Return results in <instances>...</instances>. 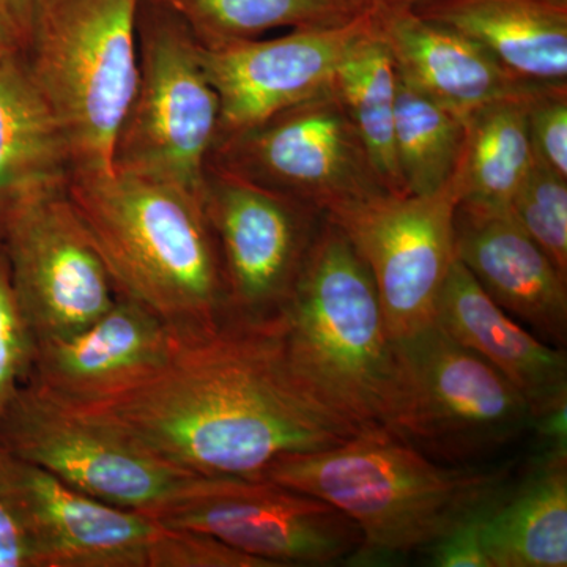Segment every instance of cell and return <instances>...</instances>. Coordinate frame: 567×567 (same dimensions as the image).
I'll return each instance as SVG.
<instances>
[{
  "label": "cell",
  "instance_id": "cell-1",
  "mask_svg": "<svg viewBox=\"0 0 567 567\" xmlns=\"http://www.w3.org/2000/svg\"><path fill=\"white\" fill-rule=\"evenodd\" d=\"M78 409L192 476L260 477L279 457L341 445L360 432L295 372L282 315L224 316L182 331L147 379Z\"/></svg>",
  "mask_w": 567,
  "mask_h": 567
},
{
  "label": "cell",
  "instance_id": "cell-2",
  "mask_svg": "<svg viewBox=\"0 0 567 567\" xmlns=\"http://www.w3.org/2000/svg\"><path fill=\"white\" fill-rule=\"evenodd\" d=\"M262 477L341 511L360 529L352 561L372 563L429 550L505 494L511 466L442 464L371 429L341 445L279 457Z\"/></svg>",
  "mask_w": 567,
  "mask_h": 567
},
{
  "label": "cell",
  "instance_id": "cell-3",
  "mask_svg": "<svg viewBox=\"0 0 567 567\" xmlns=\"http://www.w3.org/2000/svg\"><path fill=\"white\" fill-rule=\"evenodd\" d=\"M66 197L115 290L177 331L226 316V287L203 197L148 175L71 174Z\"/></svg>",
  "mask_w": 567,
  "mask_h": 567
},
{
  "label": "cell",
  "instance_id": "cell-4",
  "mask_svg": "<svg viewBox=\"0 0 567 567\" xmlns=\"http://www.w3.org/2000/svg\"><path fill=\"white\" fill-rule=\"evenodd\" d=\"M281 315L287 354L306 386L357 431L383 429L393 339L368 265L328 219Z\"/></svg>",
  "mask_w": 567,
  "mask_h": 567
},
{
  "label": "cell",
  "instance_id": "cell-5",
  "mask_svg": "<svg viewBox=\"0 0 567 567\" xmlns=\"http://www.w3.org/2000/svg\"><path fill=\"white\" fill-rule=\"evenodd\" d=\"M137 9L140 0L41 2L22 55L61 123L73 173L114 171L140 71Z\"/></svg>",
  "mask_w": 567,
  "mask_h": 567
},
{
  "label": "cell",
  "instance_id": "cell-6",
  "mask_svg": "<svg viewBox=\"0 0 567 567\" xmlns=\"http://www.w3.org/2000/svg\"><path fill=\"white\" fill-rule=\"evenodd\" d=\"M393 347L394 394L383 429L425 456L472 465L532 427L516 388L439 323Z\"/></svg>",
  "mask_w": 567,
  "mask_h": 567
},
{
  "label": "cell",
  "instance_id": "cell-7",
  "mask_svg": "<svg viewBox=\"0 0 567 567\" xmlns=\"http://www.w3.org/2000/svg\"><path fill=\"white\" fill-rule=\"evenodd\" d=\"M140 71L114 147V169L174 183L204 197L219 132V99L200 44L158 0H140Z\"/></svg>",
  "mask_w": 567,
  "mask_h": 567
},
{
  "label": "cell",
  "instance_id": "cell-8",
  "mask_svg": "<svg viewBox=\"0 0 567 567\" xmlns=\"http://www.w3.org/2000/svg\"><path fill=\"white\" fill-rule=\"evenodd\" d=\"M200 533L267 567L352 561L360 529L330 503L267 477L193 476L152 516Z\"/></svg>",
  "mask_w": 567,
  "mask_h": 567
},
{
  "label": "cell",
  "instance_id": "cell-9",
  "mask_svg": "<svg viewBox=\"0 0 567 567\" xmlns=\"http://www.w3.org/2000/svg\"><path fill=\"white\" fill-rule=\"evenodd\" d=\"M0 447L82 494L152 516L192 475L118 429L25 382L0 423Z\"/></svg>",
  "mask_w": 567,
  "mask_h": 567
},
{
  "label": "cell",
  "instance_id": "cell-10",
  "mask_svg": "<svg viewBox=\"0 0 567 567\" xmlns=\"http://www.w3.org/2000/svg\"><path fill=\"white\" fill-rule=\"evenodd\" d=\"M208 167L286 194L324 215L386 192L333 82L267 121L216 141Z\"/></svg>",
  "mask_w": 567,
  "mask_h": 567
},
{
  "label": "cell",
  "instance_id": "cell-11",
  "mask_svg": "<svg viewBox=\"0 0 567 567\" xmlns=\"http://www.w3.org/2000/svg\"><path fill=\"white\" fill-rule=\"evenodd\" d=\"M458 200L451 177L425 196L383 192L327 212L368 265L393 341L435 322L440 292L456 262Z\"/></svg>",
  "mask_w": 567,
  "mask_h": 567
},
{
  "label": "cell",
  "instance_id": "cell-12",
  "mask_svg": "<svg viewBox=\"0 0 567 567\" xmlns=\"http://www.w3.org/2000/svg\"><path fill=\"white\" fill-rule=\"evenodd\" d=\"M0 503L32 567H175L181 529L82 494L0 447Z\"/></svg>",
  "mask_w": 567,
  "mask_h": 567
},
{
  "label": "cell",
  "instance_id": "cell-13",
  "mask_svg": "<svg viewBox=\"0 0 567 567\" xmlns=\"http://www.w3.org/2000/svg\"><path fill=\"white\" fill-rule=\"evenodd\" d=\"M204 208L226 287V316L281 315L327 215L237 175L208 167Z\"/></svg>",
  "mask_w": 567,
  "mask_h": 567
},
{
  "label": "cell",
  "instance_id": "cell-14",
  "mask_svg": "<svg viewBox=\"0 0 567 567\" xmlns=\"http://www.w3.org/2000/svg\"><path fill=\"white\" fill-rule=\"evenodd\" d=\"M0 245L35 342L84 330L117 300L106 265L65 192L10 215L0 226Z\"/></svg>",
  "mask_w": 567,
  "mask_h": 567
},
{
  "label": "cell",
  "instance_id": "cell-15",
  "mask_svg": "<svg viewBox=\"0 0 567 567\" xmlns=\"http://www.w3.org/2000/svg\"><path fill=\"white\" fill-rule=\"evenodd\" d=\"M379 37L375 3L344 24L292 29L270 40L200 44V61L219 99L216 141L245 132L328 87L361 48Z\"/></svg>",
  "mask_w": 567,
  "mask_h": 567
},
{
  "label": "cell",
  "instance_id": "cell-16",
  "mask_svg": "<svg viewBox=\"0 0 567 567\" xmlns=\"http://www.w3.org/2000/svg\"><path fill=\"white\" fill-rule=\"evenodd\" d=\"M178 333L151 309L118 295L84 330L35 342L25 382L65 404H100L152 375Z\"/></svg>",
  "mask_w": 567,
  "mask_h": 567
},
{
  "label": "cell",
  "instance_id": "cell-17",
  "mask_svg": "<svg viewBox=\"0 0 567 567\" xmlns=\"http://www.w3.org/2000/svg\"><path fill=\"white\" fill-rule=\"evenodd\" d=\"M456 259L481 289L547 344L567 342V278L511 210L457 204Z\"/></svg>",
  "mask_w": 567,
  "mask_h": 567
},
{
  "label": "cell",
  "instance_id": "cell-18",
  "mask_svg": "<svg viewBox=\"0 0 567 567\" xmlns=\"http://www.w3.org/2000/svg\"><path fill=\"white\" fill-rule=\"evenodd\" d=\"M375 13L399 76L464 121L487 104L543 85L517 80L476 41L412 7L375 3Z\"/></svg>",
  "mask_w": 567,
  "mask_h": 567
},
{
  "label": "cell",
  "instance_id": "cell-19",
  "mask_svg": "<svg viewBox=\"0 0 567 567\" xmlns=\"http://www.w3.org/2000/svg\"><path fill=\"white\" fill-rule=\"evenodd\" d=\"M435 322L516 388L533 421L566 409V350L506 315L457 259L440 292Z\"/></svg>",
  "mask_w": 567,
  "mask_h": 567
},
{
  "label": "cell",
  "instance_id": "cell-20",
  "mask_svg": "<svg viewBox=\"0 0 567 567\" xmlns=\"http://www.w3.org/2000/svg\"><path fill=\"white\" fill-rule=\"evenodd\" d=\"M71 173L61 123L14 52L0 62V226L25 204L65 192Z\"/></svg>",
  "mask_w": 567,
  "mask_h": 567
},
{
  "label": "cell",
  "instance_id": "cell-21",
  "mask_svg": "<svg viewBox=\"0 0 567 567\" xmlns=\"http://www.w3.org/2000/svg\"><path fill=\"white\" fill-rule=\"evenodd\" d=\"M413 10L476 41L517 80L567 84V9L544 0H427Z\"/></svg>",
  "mask_w": 567,
  "mask_h": 567
},
{
  "label": "cell",
  "instance_id": "cell-22",
  "mask_svg": "<svg viewBox=\"0 0 567 567\" xmlns=\"http://www.w3.org/2000/svg\"><path fill=\"white\" fill-rule=\"evenodd\" d=\"M491 567L567 566V447H547L520 486L481 514Z\"/></svg>",
  "mask_w": 567,
  "mask_h": 567
},
{
  "label": "cell",
  "instance_id": "cell-23",
  "mask_svg": "<svg viewBox=\"0 0 567 567\" xmlns=\"http://www.w3.org/2000/svg\"><path fill=\"white\" fill-rule=\"evenodd\" d=\"M540 85L473 112L453 178L458 204L509 210L511 200L532 167L528 102Z\"/></svg>",
  "mask_w": 567,
  "mask_h": 567
},
{
  "label": "cell",
  "instance_id": "cell-24",
  "mask_svg": "<svg viewBox=\"0 0 567 567\" xmlns=\"http://www.w3.org/2000/svg\"><path fill=\"white\" fill-rule=\"evenodd\" d=\"M174 11L194 39L215 48L260 39L276 29L344 24L374 3L368 0H158Z\"/></svg>",
  "mask_w": 567,
  "mask_h": 567
},
{
  "label": "cell",
  "instance_id": "cell-25",
  "mask_svg": "<svg viewBox=\"0 0 567 567\" xmlns=\"http://www.w3.org/2000/svg\"><path fill=\"white\" fill-rule=\"evenodd\" d=\"M333 87L383 188L406 196L394 147L398 70L380 35L338 70Z\"/></svg>",
  "mask_w": 567,
  "mask_h": 567
},
{
  "label": "cell",
  "instance_id": "cell-26",
  "mask_svg": "<svg viewBox=\"0 0 567 567\" xmlns=\"http://www.w3.org/2000/svg\"><path fill=\"white\" fill-rule=\"evenodd\" d=\"M465 121L398 73L394 147L406 194L425 196L451 181L461 158Z\"/></svg>",
  "mask_w": 567,
  "mask_h": 567
},
{
  "label": "cell",
  "instance_id": "cell-27",
  "mask_svg": "<svg viewBox=\"0 0 567 567\" xmlns=\"http://www.w3.org/2000/svg\"><path fill=\"white\" fill-rule=\"evenodd\" d=\"M509 210L567 278V178L533 159Z\"/></svg>",
  "mask_w": 567,
  "mask_h": 567
},
{
  "label": "cell",
  "instance_id": "cell-28",
  "mask_svg": "<svg viewBox=\"0 0 567 567\" xmlns=\"http://www.w3.org/2000/svg\"><path fill=\"white\" fill-rule=\"evenodd\" d=\"M35 341L11 286L9 264L0 245V423L31 371Z\"/></svg>",
  "mask_w": 567,
  "mask_h": 567
},
{
  "label": "cell",
  "instance_id": "cell-29",
  "mask_svg": "<svg viewBox=\"0 0 567 567\" xmlns=\"http://www.w3.org/2000/svg\"><path fill=\"white\" fill-rule=\"evenodd\" d=\"M527 121L535 159L567 178V84L537 87L529 96Z\"/></svg>",
  "mask_w": 567,
  "mask_h": 567
},
{
  "label": "cell",
  "instance_id": "cell-30",
  "mask_svg": "<svg viewBox=\"0 0 567 567\" xmlns=\"http://www.w3.org/2000/svg\"><path fill=\"white\" fill-rule=\"evenodd\" d=\"M484 509H481L475 516L466 518L464 524L458 525L450 535L429 548L432 566L491 567L483 540H481V514Z\"/></svg>",
  "mask_w": 567,
  "mask_h": 567
},
{
  "label": "cell",
  "instance_id": "cell-31",
  "mask_svg": "<svg viewBox=\"0 0 567 567\" xmlns=\"http://www.w3.org/2000/svg\"><path fill=\"white\" fill-rule=\"evenodd\" d=\"M0 567H32L31 551L9 511L0 503Z\"/></svg>",
  "mask_w": 567,
  "mask_h": 567
},
{
  "label": "cell",
  "instance_id": "cell-32",
  "mask_svg": "<svg viewBox=\"0 0 567 567\" xmlns=\"http://www.w3.org/2000/svg\"><path fill=\"white\" fill-rule=\"evenodd\" d=\"M41 2L43 0H0V7L13 29L21 52L28 50Z\"/></svg>",
  "mask_w": 567,
  "mask_h": 567
},
{
  "label": "cell",
  "instance_id": "cell-33",
  "mask_svg": "<svg viewBox=\"0 0 567 567\" xmlns=\"http://www.w3.org/2000/svg\"><path fill=\"white\" fill-rule=\"evenodd\" d=\"M14 52H21L20 44H18L17 37H14L13 29H11L2 7H0V62Z\"/></svg>",
  "mask_w": 567,
  "mask_h": 567
},
{
  "label": "cell",
  "instance_id": "cell-34",
  "mask_svg": "<svg viewBox=\"0 0 567 567\" xmlns=\"http://www.w3.org/2000/svg\"><path fill=\"white\" fill-rule=\"evenodd\" d=\"M369 3H379V6H394V7H415L421 3L427 2V0H368Z\"/></svg>",
  "mask_w": 567,
  "mask_h": 567
},
{
  "label": "cell",
  "instance_id": "cell-35",
  "mask_svg": "<svg viewBox=\"0 0 567 567\" xmlns=\"http://www.w3.org/2000/svg\"><path fill=\"white\" fill-rule=\"evenodd\" d=\"M544 2L551 3L555 7H561V9H567V0H544Z\"/></svg>",
  "mask_w": 567,
  "mask_h": 567
}]
</instances>
